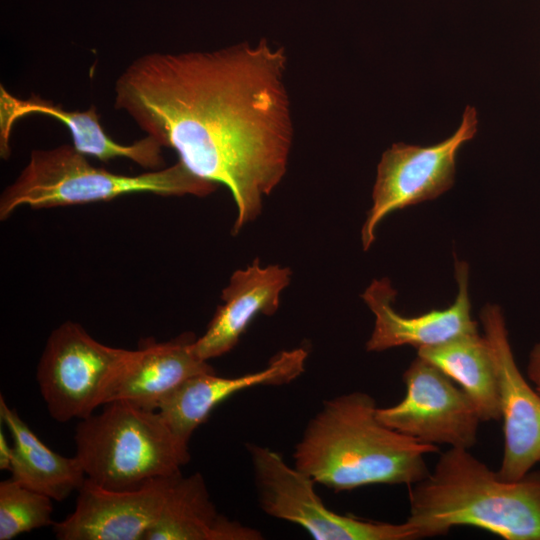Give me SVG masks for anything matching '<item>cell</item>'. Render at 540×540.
<instances>
[{
	"mask_svg": "<svg viewBox=\"0 0 540 540\" xmlns=\"http://www.w3.org/2000/svg\"><path fill=\"white\" fill-rule=\"evenodd\" d=\"M283 48L266 40L214 51L152 52L115 82V109L173 149L195 176L228 188L232 232L261 213L293 140Z\"/></svg>",
	"mask_w": 540,
	"mask_h": 540,
	"instance_id": "6da1fadb",
	"label": "cell"
},
{
	"mask_svg": "<svg viewBox=\"0 0 540 540\" xmlns=\"http://www.w3.org/2000/svg\"><path fill=\"white\" fill-rule=\"evenodd\" d=\"M375 399L354 391L324 401L293 453L294 467L334 491L368 485L410 486L429 474L425 456L438 446L383 424Z\"/></svg>",
	"mask_w": 540,
	"mask_h": 540,
	"instance_id": "7a4b0ae2",
	"label": "cell"
},
{
	"mask_svg": "<svg viewBox=\"0 0 540 540\" xmlns=\"http://www.w3.org/2000/svg\"><path fill=\"white\" fill-rule=\"evenodd\" d=\"M409 487L406 519L417 539L443 536L471 526L505 540H540V472L515 481L474 457L451 447L432 472Z\"/></svg>",
	"mask_w": 540,
	"mask_h": 540,
	"instance_id": "3957f363",
	"label": "cell"
},
{
	"mask_svg": "<svg viewBox=\"0 0 540 540\" xmlns=\"http://www.w3.org/2000/svg\"><path fill=\"white\" fill-rule=\"evenodd\" d=\"M217 184L192 174L179 161L138 175H124L92 165L73 145L35 149L18 177L0 197V218L18 208H54L109 201L134 193L160 196H207Z\"/></svg>",
	"mask_w": 540,
	"mask_h": 540,
	"instance_id": "277c9868",
	"label": "cell"
},
{
	"mask_svg": "<svg viewBox=\"0 0 540 540\" xmlns=\"http://www.w3.org/2000/svg\"><path fill=\"white\" fill-rule=\"evenodd\" d=\"M79 420L75 456L86 477L113 490H129L181 473L190 461L189 442L180 438L157 410L124 400L103 405Z\"/></svg>",
	"mask_w": 540,
	"mask_h": 540,
	"instance_id": "5b68a950",
	"label": "cell"
},
{
	"mask_svg": "<svg viewBox=\"0 0 540 540\" xmlns=\"http://www.w3.org/2000/svg\"><path fill=\"white\" fill-rule=\"evenodd\" d=\"M131 351L100 343L73 321L56 327L36 369V380L50 416L61 423L81 420L103 406Z\"/></svg>",
	"mask_w": 540,
	"mask_h": 540,
	"instance_id": "8992f818",
	"label": "cell"
},
{
	"mask_svg": "<svg viewBox=\"0 0 540 540\" xmlns=\"http://www.w3.org/2000/svg\"><path fill=\"white\" fill-rule=\"evenodd\" d=\"M254 484L261 509L274 518L297 524L318 540H414L416 531L400 524L341 515L326 507L315 482L272 449L248 444Z\"/></svg>",
	"mask_w": 540,
	"mask_h": 540,
	"instance_id": "52a82bcc",
	"label": "cell"
},
{
	"mask_svg": "<svg viewBox=\"0 0 540 540\" xmlns=\"http://www.w3.org/2000/svg\"><path fill=\"white\" fill-rule=\"evenodd\" d=\"M474 107L464 110L458 129L430 146L394 143L381 157L372 192V206L361 229L364 250L376 238L378 225L392 212L432 200L454 184L460 148L477 132Z\"/></svg>",
	"mask_w": 540,
	"mask_h": 540,
	"instance_id": "ba28073f",
	"label": "cell"
},
{
	"mask_svg": "<svg viewBox=\"0 0 540 540\" xmlns=\"http://www.w3.org/2000/svg\"><path fill=\"white\" fill-rule=\"evenodd\" d=\"M405 395L397 404L377 408L389 428L430 445L470 449L482 422L465 391L440 368L416 356L403 374Z\"/></svg>",
	"mask_w": 540,
	"mask_h": 540,
	"instance_id": "9c48e42d",
	"label": "cell"
},
{
	"mask_svg": "<svg viewBox=\"0 0 540 540\" xmlns=\"http://www.w3.org/2000/svg\"><path fill=\"white\" fill-rule=\"evenodd\" d=\"M480 322L495 364L503 420L504 448L497 473L515 481L540 462V394L516 364L501 308L486 304Z\"/></svg>",
	"mask_w": 540,
	"mask_h": 540,
	"instance_id": "30bf717a",
	"label": "cell"
},
{
	"mask_svg": "<svg viewBox=\"0 0 540 540\" xmlns=\"http://www.w3.org/2000/svg\"><path fill=\"white\" fill-rule=\"evenodd\" d=\"M177 475L129 490L107 489L86 478L74 511L54 522V534L59 540H144Z\"/></svg>",
	"mask_w": 540,
	"mask_h": 540,
	"instance_id": "8fae6325",
	"label": "cell"
},
{
	"mask_svg": "<svg viewBox=\"0 0 540 540\" xmlns=\"http://www.w3.org/2000/svg\"><path fill=\"white\" fill-rule=\"evenodd\" d=\"M468 270L466 262L456 261L458 293L449 307L417 316H403L398 313L393 308L396 291L390 280L374 279L362 294L364 302L375 316L366 350L381 352L400 346H412L419 350L478 332L477 323L471 315Z\"/></svg>",
	"mask_w": 540,
	"mask_h": 540,
	"instance_id": "7c38bea8",
	"label": "cell"
},
{
	"mask_svg": "<svg viewBox=\"0 0 540 540\" xmlns=\"http://www.w3.org/2000/svg\"><path fill=\"white\" fill-rule=\"evenodd\" d=\"M43 115L64 124L72 137V145L80 153L103 162L128 159L150 169H160L163 164L162 145L152 136L130 144L112 139L103 129L96 107L85 111L67 110L53 101L32 94L18 98L0 86V153L8 158L11 153L10 138L14 124L22 117Z\"/></svg>",
	"mask_w": 540,
	"mask_h": 540,
	"instance_id": "4fadbf2b",
	"label": "cell"
},
{
	"mask_svg": "<svg viewBox=\"0 0 540 540\" xmlns=\"http://www.w3.org/2000/svg\"><path fill=\"white\" fill-rule=\"evenodd\" d=\"M307 357L308 351L299 347L279 352L264 369L253 373L236 377L215 372L195 375L165 398L157 411L180 438L189 442L218 404L250 387L292 382L303 373Z\"/></svg>",
	"mask_w": 540,
	"mask_h": 540,
	"instance_id": "5bb4252c",
	"label": "cell"
},
{
	"mask_svg": "<svg viewBox=\"0 0 540 540\" xmlns=\"http://www.w3.org/2000/svg\"><path fill=\"white\" fill-rule=\"evenodd\" d=\"M290 279L289 268L261 267L258 259L246 269L235 271L222 291L223 303L204 334L194 341L196 355L208 361L231 351L258 314L272 315L277 311L280 294Z\"/></svg>",
	"mask_w": 540,
	"mask_h": 540,
	"instance_id": "9a60e30c",
	"label": "cell"
},
{
	"mask_svg": "<svg viewBox=\"0 0 540 540\" xmlns=\"http://www.w3.org/2000/svg\"><path fill=\"white\" fill-rule=\"evenodd\" d=\"M195 339L186 333L167 342L147 341L132 350L114 378L105 404L124 400L147 410H157L161 402L189 378L215 372L208 361L196 355Z\"/></svg>",
	"mask_w": 540,
	"mask_h": 540,
	"instance_id": "2e32d148",
	"label": "cell"
},
{
	"mask_svg": "<svg viewBox=\"0 0 540 540\" xmlns=\"http://www.w3.org/2000/svg\"><path fill=\"white\" fill-rule=\"evenodd\" d=\"M255 528L221 514L203 476L178 474L144 540H260Z\"/></svg>",
	"mask_w": 540,
	"mask_h": 540,
	"instance_id": "e0dca14e",
	"label": "cell"
},
{
	"mask_svg": "<svg viewBox=\"0 0 540 540\" xmlns=\"http://www.w3.org/2000/svg\"><path fill=\"white\" fill-rule=\"evenodd\" d=\"M0 418L13 440V460L9 470L13 480L55 501L66 499L81 488L87 477L78 458L51 450L2 395Z\"/></svg>",
	"mask_w": 540,
	"mask_h": 540,
	"instance_id": "ac0fdd59",
	"label": "cell"
},
{
	"mask_svg": "<svg viewBox=\"0 0 540 540\" xmlns=\"http://www.w3.org/2000/svg\"><path fill=\"white\" fill-rule=\"evenodd\" d=\"M417 355L433 363L469 396L481 421L500 420V402L493 356L483 335L465 334Z\"/></svg>",
	"mask_w": 540,
	"mask_h": 540,
	"instance_id": "d6986e66",
	"label": "cell"
},
{
	"mask_svg": "<svg viewBox=\"0 0 540 540\" xmlns=\"http://www.w3.org/2000/svg\"><path fill=\"white\" fill-rule=\"evenodd\" d=\"M52 499L12 478L0 482V540L53 526Z\"/></svg>",
	"mask_w": 540,
	"mask_h": 540,
	"instance_id": "ffe728a7",
	"label": "cell"
},
{
	"mask_svg": "<svg viewBox=\"0 0 540 540\" xmlns=\"http://www.w3.org/2000/svg\"><path fill=\"white\" fill-rule=\"evenodd\" d=\"M527 377L540 394V342L531 349L527 363Z\"/></svg>",
	"mask_w": 540,
	"mask_h": 540,
	"instance_id": "44dd1931",
	"label": "cell"
},
{
	"mask_svg": "<svg viewBox=\"0 0 540 540\" xmlns=\"http://www.w3.org/2000/svg\"><path fill=\"white\" fill-rule=\"evenodd\" d=\"M13 460V445H10L4 432L0 431V469L10 470Z\"/></svg>",
	"mask_w": 540,
	"mask_h": 540,
	"instance_id": "7402d4cb",
	"label": "cell"
}]
</instances>
